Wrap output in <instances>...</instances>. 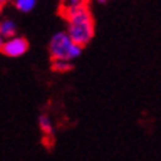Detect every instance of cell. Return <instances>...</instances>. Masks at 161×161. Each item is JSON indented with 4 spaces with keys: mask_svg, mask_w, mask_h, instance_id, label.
<instances>
[{
    "mask_svg": "<svg viewBox=\"0 0 161 161\" xmlns=\"http://www.w3.org/2000/svg\"><path fill=\"white\" fill-rule=\"evenodd\" d=\"M71 61H64V59H53V69L55 71H59V73H67L71 69Z\"/></svg>",
    "mask_w": 161,
    "mask_h": 161,
    "instance_id": "7",
    "label": "cell"
},
{
    "mask_svg": "<svg viewBox=\"0 0 161 161\" xmlns=\"http://www.w3.org/2000/svg\"><path fill=\"white\" fill-rule=\"evenodd\" d=\"M39 126H40V130L44 133V135H52L53 132V126H52V121L47 115H40L39 117Z\"/></svg>",
    "mask_w": 161,
    "mask_h": 161,
    "instance_id": "6",
    "label": "cell"
},
{
    "mask_svg": "<svg viewBox=\"0 0 161 161\" xmlns=\"http://www.w3.org/2000/svg\"><path fill=\"white\" fill-rule=\"evenodd\" d=\"M2 3H3V2H0V12H2Z\"/></svg>",
    "mask_w": 161,
    "mask_h": 161,
    "instance_id": "11",
    "label": "cell"
},
{
    "mask_svg": "<svg viewBox=\"0 0 161 161\" xmlns=\"http://www.w3.org/2000/svg\"><path fill=\"white\" fill-rule=\"evenodd\" d=\"M81 44L75 43L71 36L65 31L56 33L50 39L49 43V52L52 59H64V61H73L81 55Z\"/></svg>",
    "mask_w": 161,
    "mask_h": 161,
    "instance_id": "2",
    "label": "cell"
},
{
    "mask_svg": "<svg viewBox=\"0 0 161 161\" xmlns=\"http://www.w3.org/2000/svg\"><path fill=\"white\" fill-rule=\"evenodd\" d=\"M64 3H65V6H75L83 3V0H64Z\"/></svg>",
    "mask_w": 161,
    "mask_h": 161,
    "instance_id": "8",
    "label": "cell"
},
{
    "mask_svg": "<svg viewBox=\"0 0 161 161\" xmlns=\"http://www.w3.org/2000/svg\"><path fill=\"white\" fill-rule=\"evenodd\" d=\"M15 31H16V25H15L14 21L5 19V21H2V22H0V33L5 36L6 39L15 36Z\"/></svg>",
    "mask_w": 161,
    "mask_h": 161,
    "instance_id": "4",
    "label": "cell"
},
{
    "mask_svg": "<svg viewBox=\"0 0 161 161\" xmlns=\"http://www.w3.org/2000/svg\"><path fill=\"white\" fill-rule=\"evenodd\" d=\"M65 18L68 22L67 33L75 43L86 46L95 36V22L92 12L84 3L75 6H65Z\"/></svg>",
    "mask_w": 161,
    "mask_h": 161,
    "instance_id": "1",
    "label": "cell"
},
{
    "mask_svg": "<svg viewBox=\"0 0 161 161\" xmlns=\"http://www.w3.org/2000/svg\"><path fill=\"white\" fill-rule=\"evenodd\" d=\"M27 50H28V42L24 37H15V36L8 37V40H5V43L2 46V52L10 58L22 56Z\"/></svg>",
    "mask_w": 161,
    "mask_h": 161,
    "instance_id": "3",
    "label": "cell"
},
{
    "mask_svg": "<svg viewBox=\"0 0 161 161\" xmlns=\"http://www.w3.org/2000/svg\"><path fill=\"white\" fill-rule=\"evenodd\" d=\"M0 2H3V3H5V2H8V0H0Z\"/></svg>",
    "mask_w": 161,
    "mask_h": 161,
    "instance_id": "12",
    "label": "cell"
},
{
    "mask_svg": "<svg viewBox=\"0 0 161 161\" xmlns=\"http://www.w3.org/2000/svg\"><path fill=\"white\" fill-rule=\"evenodd\" d=\"M5 39H6V37L0 33V49H2V46H3V43H5Z\"/></svg>",
    "mask_w": 161,
    "mask_h": 161,
    "instance_id": "9",
    "label": "cell"
},
{
    "mask_svg": "<svg viewBox=\"0 0 161 161\" xmlns=\"http://www.w3.org/2000/svg\"><path fill=\"white\" fill-rule=\"evenodd\" d=\"M96 2H99V3H105V2H108V0H96Z\"/></svg>",
    "mask_w": 161,
    "mask_h": 161,
    "instance_id": "10",
    "label": "cell"
},
{
    "mask_svg": "<svg viewBox=\"0 0 161 161\" xmlns=\"http://www.w3.org/2000/svg\"><path fill=\"white\" fill-rule=\"evenodd\" d=\"M37 0H15V8L21 12H31L36 8Z\"/></svg>",
    "mask_w": 161,
    "mask_h": 161,
    "instance_id": "5",
    "label": "cell"
}]
</instances>
